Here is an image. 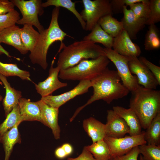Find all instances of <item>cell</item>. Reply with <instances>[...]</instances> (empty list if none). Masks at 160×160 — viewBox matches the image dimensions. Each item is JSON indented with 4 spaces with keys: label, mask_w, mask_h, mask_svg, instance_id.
Returning a JSON list of instances; mask_svg holds the SVG:
<instances>
[{
    "label": "cell",
    "mask_w": 160,
    "mask_h": 160,
    "mask_svg": "<svg viewBox=\"0 0 160 160\" xmlns=\"http://www.w3.org/2000/svg\"><path fill=\"white\" fill-rule=\"evenodd\" d=\"M120 80L117 71L110 70L107 67L91 81L93 89L92 95L85 104L76 110L70 121H72L84 108L96 101L102 100L109 104L114 100L127 96L130 91L120 82Z\"/></svg>",
    "instance_id": "1"
},
{
    "label": "cell",
    "mask_w": 160,
    "mask_h": 160,
    "mask_svg": "<svg viewBox=\"0 0 160 160\" xmlns=\"http://www.w3.org/2000/svg\"><path fill=\"white\" fill-rule=\"evenodd\" d=\"M131 92L129 108L137 115L142 128L146 129L160 112V91L139 85Z\"/></svg>",
    "instance_id": "2"
},
{
    "label": "cell",
    "mask_w": 160,
    "mask_h": 160,
    "mask_svg": "<svg viewBox=\"0 0 160 160\" xmlns=\"http://www.w3.org/2000/svg\"><path fill=\"white\" fill-rule=\"evenodd\" d=\"M57 65L60 70L73 67L85 59L105 55L104 48L90 41L82 40L66 46L61 44Z\"/></svg>",
    "instance_id": "3"
},
{
    "label": "cell",
    "mask_w": 160,
    "mask_h": 160,
    "mask_svg": "<svg viewBox=\"0 0 160 160\" xmlns=\"http://www.w3.org/2000/svg\"><path fill=\"white\" fill-rule=\"evenodd\" d=\"M60 7H55L52 10L49 25L48 28L40 33L38 42L29 57L33 64L39 65L43 69L47 68V55L50 46L54 42L60 41L61 44L66 36H68L59 26L58 19Z\"/></svg>",
    "instance_id": "4"
},
{
    "label": "cell",
    "mask_w": 160,
    "mask_h": 160,
    "mask_svg": "<svg viewBox=\"0 0 160 160\" xmlns=\"http://www.w3.org/2000/svg\"><path fill=\"white\" fill-rule=\"evenodd\" d=\"M110 62L105 55L84 60L73 67L60 70L58 77L64 80L91 81L103 72Z\"/></svg>",
    "instance_id": "5"
},
{
    "label": "cell",
    "mask_w": 160,
    "mask_h": 160,
    "mask_svg": "<svg viewBox=\"0 0 160 160\" xmlns=\"http://www.w3.org/2000/svg\"><path fill=\"white\" fill-rule=\"evenodd\" d=\"M84 8L80 13L86 23L85 30L91 31L100 19L113 13L110 0H82Z\"/></svg>",
    "instance_id": "6"
},
{
    "label": "cell",
    "mask_w": 160,
    "mask_h": 160,
    "mask_svg": "<svg viewBox=\"0 0 160 160\" xmlns=\"http://www.w3.org/2000/svg\"><path fill=\"white\" fill-rule=\"evenodd\" d=\"M11 1L15 6L19 9L22 15V18L16 23L33 25L37 28L39 33L44 30L40 23L38 17L39 15L41 16L44 13L42 0H11Z\"/></svg>",
    "instance_id": "7"
},
{
    "label": "cell",
    "mask_w": 160,
    "mask_h": 160,
    "mask_svg": "<svg viewBox=\"0 0 160 160\" xmlns=\"http://www.w3.org/2000/svg\"><path fill=\"white\" fill-rule=\"evenodd\" d=\"M105 55L116 67L122 84L131 92L139 86L136 76L131 73L128 65V57L121 55L112 48H104Z\"/></svg>",
    "instance_id": "8"
},
{
    "label": "cell",
    "mask_w": 160,
    "mask_h": 160,
    "mask_svg": "<svg viewBox=\"0 0 160 160\" xmlns=\"http://www.w3.org/2000/svg\"><path fill=\"white\" fill-rule=\"evenodd\" d=\"M145 131L135 136H125L119 138L106 136L103 139L110 148L111 156L124 155L134 147L147 144L144 139Z\"/></svg>",
    "instance_id": "9"
},
{
    "label": "cell",
    "mask_w": 160,
    "mask_h": 160,
    "mask_svg": "<svg viewBox=\"0 0 160 160\" xmlns=\"http://www.w3.org/2000/svg\"><path fill=\"white\" fill-rule=\"evenodd\" d=\"M128 57V65L131 73L136 75L138 82L146 88L156 89L158 83L148 68L135 56Z\"/></svg>",
    "instance_id": "10"
},
{
    "label": "cell",
    "mask_w": 160,
    "mask_h": 160,
    "mask_svg": "<svg viewBox=\"0 0 160 160\" xmlns=\"http://www.w3.org/2000/svg\"><path fill=\"white\" fill-rule=\"evenodd\" d=\"M91 87L90 81H80L76 86L69 91L58 95H51L41 97V100L50 106L59 108L67 102L76 96L88 92L89 88Z\"/></svg>",
    "instance_id": "11"
},
{
    "label": "cell",
    "mask_w": 160,
    "mask_h": 160,
    "mask_svg": "<svg viewBox=\"0 0 160 160\" xmlns=\"http://www.w3.org/2000/svg\"><path fill=\"white\" fill-rule=\"evenodd\" d=\"M54 63L55 60L53 59L51 62L47 78L44 81L35 84L37 92L41 97L51 95L55 90L68 85L67 83L62 82L59 80L58 76L60 69L57 66L54 67Z\"/></svg>",
    "instance_id": "12"
},
{
    "label": "cell",
    "mask_w": 160,
    "mask_h": 160,
    "mask_svg": "<svg viewBox=\"0 0 160 160\" xmlns=\"http://www.w3.org/2000/svg\"><path fill=\"white\" fill-rule=\"evenodd\" d=\"M112 48L116 52L124 56L138 57L141 53L140 47L132 42L124 29L114 38Z\"/></svg>",
    "instance_id": "13"
},
{
    "label": "cell",
    "mask_w": 160,
    "mask_h": 160,
    "mask_svg": "<svg viewBox=\"0 0 160 160\" xmlns=\"http://www.w3.org/2000/svg\"><path fill=\"white\" fill-rule=\"evenodd\" d=\"M37 102L41 111V122L51 129L55 139H59L61 130L58 123L59 108L50 106L41 100Z\"/></svg>",
    "instance_id": "14"
},
{
    "label": "cell",
    "mask_w": 160,
    "mask_h": 160,
    "mask_svg": "<svg viewBox=\"0 0 160 160\" xmlns=\"http://www.w3.org/2000/svg\"><path fill=\"white\" fill-rule=\"evenodd\" d=\"M107 122L105 125L106 136L119 138L124 136L129 131V128L121 117L112 110L107 111Z\"/></svg>",
    "instance_id": "15"
},
{
    "label": "cell",
    "mask_w": 160,
    "mask_h": 160,
    "mask_svg": "<svg viewBox=\"0 0 160 160\" xmlns=\"http://www.w3.org/2000/svg\"><path fill=\"white\" fill-rule=\"evenodd\" d=\"M123 12L124 15L121 21L123 29L131 39H136L137 33L145 27L146 20L137 17L127 6L124 7Z\"/></svg>",
    "instance_id": "16"
},
{
    "label": "cell",
    "mask_w": 160,
    "mask_h": 160,
    "mask_svg": "<svg viewBox=\"0 0 160 160\" xmlns=\"http://www.w3.org/2000/svg\"><path fill=\"white\" fill-rule=\"evenodd\" d=\"M113 110L119 116L122 118L128 125L130 136H135L141 133L142 127L137 115L130 108L127 109L121 106L113 107Z\"/></svg>",
    "instance_id": "17"
},
{
    "label": "cell",
    "mask_w": 160,
    "mask_h": 160,
    "mask_svg": "<svg viewBox=\"0 0 160 160\" xmlns=\"http://www.w3.org/2000/svg\"><path fill=\"white\" fill-rule=\"evenodd\" d=\"M20 31V28L15 25L5 29L0 33V43L11 45L22 54L25 55L28 51L23 43Z\"/></svg>",
    "instance_id": "18"
},
{
    "label": "cell",
    "mask_w": 160,
    "mask_h": 160,
    "mask_svg": "<svg viewBox=\"0 0 160 160\" xmlns=\"http://www.w3.org/2000/svg\"><path fill=\"white\" fill-rule=\"evenodd\" d=\"M0 80L3 84L6 90L5 96L2 103L6 117L13 108L18 104L19 100L22 97V92L12 87L6 77L0 74Z\"/></svg>",
    "instance_id": "19"
},
{
    "label": "cell",
    "mask_w": 160,
    "mask_h": 160,
    "mask_svg": "<svg viewBox=\"0 0 160 160\" xmlns=\"http://www.w3.org/2000/svg\"><path fill=\"white\" fill-rule=\"evenodd\" d=\"M18 105L22 119L23 121H37L41 122V111L37 102L22 97Z\"/></svg>",
    "instance_id": "20"
},
{
    "label": "cell",
    "mask_w": 160,
    "mask_h": 160,
    "mask_svg": "<svg viewBox=\"0 0 160 160\" xmlns=\"http://www.w3.org/2000/svg\"><path fill=\"white\" fill-rule=\"evenodd\" d=\"M20 124L17 123L0 136V143L2 144L5 152L4 160H9L14 145L17 143L20 144L21 142V135L18 129Z\"/></svg>",
    "instance_id": "21"
},
{
    "label": "cell",
    "mask_w": 160,
    "mask_h": 160,
    "mask_svg": "<svg viewBox=\"0 0 160 160\" xmlns=\"http://www.w3.org/2000/svg\"><path fill=\"white\" fill-rule=\"evenodd\" d=\"M83 127L91 138L92 143L103 140L106 136L105 124L93 117L84 119L83 122Z\"/></svg>",
    "instance_id": "22"
},
{
    "label": "cell",
    "mask_w": 160,
    "mask_h": 160,
    "mask_svg": "<svg viewBox=\"0 0 160 160\" xmlns=\"http://www.w3.org/2000/svg\"><path fill=\"white\" fill-rule=\"evenodd\" d=\"M91 32L83 38V40L91 41L95 43L102 44L105 48H112L114 38L107 33L97 24Z\"/></svg>",
    "instance_id": "23"
},
{
    "label": "cell",
    "mask_w": 160,
    "mask_h": 160,
    "mask_svg": "<svg viewBox=\"0 0 160 160\" xmlns=\"http://www.w3.org/2000/svg\"><path fill=\"white\" fill-rule=\"evenodd\" d=\"M21 39L26 49L31 52L34 49L38 40L40 33L36 30L33 25L25 24L20 28Z\"/></svg>",
    "instance_id": "24"
},
{
    "label": "cell",
    "mask_w": 160,
    "mask_h": 160,
    "mask_svg": "<svg viewBox=\"0 0 160 160\" xmlns=\"http://www.w3.org/2000/svg\"><path fill=\"white\" fill-rule=\"evenodd\" d=\"M146 129L144 138L147 144L160 146V112L156 115Z\"/></svg>",
    "instance_id": "25"
},
{
    "label": "cell",
    "mask_w": 160,
    "mask_h": 160,
    "mask_svg": "<svg viewBox=\"0 0 160 160\" xmlns=\"http://www.w3.org/2000/svg\"><path fill=\"white\" fill-rule=\"evenodd\" d=\"M98 23L103 30L113 38L123 29L121 22L118 21L111 15L103 17L99 20Z\"/></svg>",
    "instance_id": "26"
},
{
    "label": "cell",
    "mask_w": 160,
    "mask_h": 160,
    "mask_svg": "<svg viewBox=\"0 0 160 160\" xmlns=\"http://www.w3.org/2000/svg\"><path fill=\"white\" fill-rule=\"evenodd\" d=\"M75 2L71 0H47L46 1L42 3V5L44 8L50 6H54L55 7L64 8L71 12L76 17L80 23L82 29L85 30L86 23L83 19L80 14L76 8Z\"/></svg>",
    "instance_id": "27"
},
{
    "label": "cell",
    "mask_w": 160,
    "mask_h": 160,
    "mask_svg": "<svg viewBox=\"0 0 160 160\" xmlns=\"http://www.w3.org/2000/svg\"><path fill=\"white\" fill-rule=\"evenodd\" d=\"M85 147L97 160H110L111 157L109 146L104 139Z\"/></svg>",
    "instance_id": "28"
},
{
    "label": "cell",
    "mask_w": 160,
    "mask_h": 160,
    "mask_svg": "<svg viewBox=\"0 0 160 160\" xmlns=\"http://www.w3.org/2000/svg\"><path fill=\"white\" fill-rule=\"evenodd\" d=\"M0 74L5 76H17L23 80L31 81L30 72L20 69L16 63H7L0 61Z\"/></svg>",
    "instance_id": "29"
},
{
    "label": "cell",
    "mask_w": 160,
    "mask_h": 160,
    "mask_svg": "<svg viewBox=\"0 0 160 160\" xmlns=\"http://www.w3.org/2000/svg\"><path fill=\"white\" fill-rule=\"evenodd\" d=\"M0 124V136L14 127L18 123L23 121L20 114L18 104L15 105Z\"/></svg>",
    "instance_id": "30"
},
{
    "label": "cell",
    "mask_w": 160,
    "mask_h": 160,
    "mask_svg": "<svg viewBox=\"0 0 160 160\" xmlns=\"http://www.w3.org/2000/svg\"><path fill=\"white\" fill-rule=\"evenodd\" d=\"M144 45L147 51L159 49L160 47L159 31L155 24L149 25L145 36Z\"/></svg>",
    "instance_id": "31"
},
{
    "label": "cell",
    "mask_w": 160,
    "mask_h": 160,
    "mask_svg": "<svg viewBox=\"0 0 160 160\" xmlns=\"http://www.w3.org/2000/svg\"><path fill=\"white\" fill-rule=\"evenodd\" d=\"M138 147L143 160H160V146L146 144Z\"/></svg>",
    "instance_id": "32"
},
{
    "label": "cell",
    "mask_w": 160,
    "mask_h": 160,
    "mask_svg": "<svg viewBox=\"0 0 160 160\" xmlns=\"http://www.w3.org/2000/svg\"><path fill=\"white\" fill-rule=\"evenodd\" d=\"M130 9L137 17L146 20L150 14L149 0H144L142 2L134 3L129 6Z\"/></svg>",
    "instance_id": "33"
},
{
    "label": "cell",
    "mask_w": 160,
    "mask_h": 160,
    "mask_svg": "<svg viewBox=\"0 0 160 160\" xmlns=\"http://www.w3.org/2000/svg\"><path fill=\"white\" fill-rule=\"evenodd\" d=\"M19 13L16 10L0 15V33L5 29L15 25L20 19Z\"/></svg>",
    "instance_id": "34"
},
{
    "label": "cell",
    "mask_w": 160,
    "mask_h": 160,
    "mask_svg": "<svg viewBox=\"0 0 160 160\" xmlns=\"http://www.w3.org/2000/svg\"><path fill=\"white\" fill-rule=\"evenodd\" d=\"M150 14L145 24H155L160 21V0H150Z\"/></svg>",
    "instance_id": "35"
},
{
    "label": "cell",
    "mask_w": 160,
    "mask_h": 160,
    "mask_svg": "<svg viewBox=\"0 0 160 160\" xmlns=\"http://www.w3.org/2000/svg\"><path fill=\"white\" fill-rule=\"evenodd\" d=\"M144 0H110L113 13L123 12L124 6H129L132 4L143 2Z\"/></svg>",
    "instance_id": "36"
},
{
    "label": "cell",
    "mask_w": 160,
    "mask_h": 160,
    "mask_svg": "<svg viewBox=\"0 0 160 160\" xmlns=\"http://www.w3.org/2000/svg\"><path fill=\"white\" fill-rule=\"evenodd\" d=\"M138 59L150 70L160 85V67L153 64L144 57L140 56Z\"/></svg>",
    "instance_id": "37"
},
{
    "label": "cell",
    "mask_w": 160,
    "mask_h": 160,
    "mask_svg": "<svg viewBox=\"0 0 160 160\" xmlns=\"http://www.w3.org/2000/svg\"><path fill=\"white\" fill-rule=\"evenodd\" d=\"M139 154L138 146H137L124 155L111 156L110 160H137Z\"/></svg>",
    "instance_id": "38"
},
{
    "label": "cell",
    "mask_w": 160,
    "mask_h": 160,
    "mask_svg": "<svg viewBox=\"0 0 160 160\" xmlns=\"http://www.w3.org/2000/svg\"><path fill=\"white\" fill-rule=\"evenodd\" d=\"M15 6L11 1L0 0V15L14 10Z\"/></svg>",
    "instance_id": "39"
},
{
    "label": "cell",
    "mask_w": 160,
    "mask_h": 160,
    "mask_svg": "<svg viewBox=\"0 0 160 160\" xmlns=\"http://www.w3.org/2000/svg\"><path fill=\"white\" fill-rule=\"evenodd\" d=\"M67 160H97L92 155L86 148H84L81 153L77 157L75 158H68Z\"/></svg>",
    "instance_id": "40"
},
{
    "label": "cell",
    "mask_w": 160,
    "mask_h": 160,
    "mask_svg": "<svg viewBox=\"0 0 160 160\" xmlns=\"http://www.w3.org/2000/svg\"><path fill=\"white\" fill-rule=\"evenodd\" d=\"M55 155L57 158L60 159H64L67 156L64 150L61 146L55 149Z\"/></svg>",
    "instance_id": "41"
},
{
    "label": "cell",
    "mask_w": 160,
    "mask_h": 160,
    "mask_svg": "<svg viewBox=\"0 0 160 160\" xmlns=\"http://www.w3.org/2000/svg\"><path fill=\"white\" fill-rule=\"evenodd\" d=\"M64 150L67 156L73 153V149L72 146L68 143H65L61 146Z\"/></svg>",
    "instance_id": "42"
},
{
    "label": "cell",
    "mask_w": 160,
    "mask_h": 160,
    "mask_svg": "<svg viewBox=\"0 0 160 160\" xmlns=\"http://www.w3.org/2000/svg\"><path fill=\"white\" fill-rule=\"evenodd\" d=\"M4 54L8 57H10L9 53L1 45L0 43V55Z\"/></svg>",
    "instance_id": "43"
},
{
    "label": "cell",
    "mask_w": 160,
    "mask_h": 160,
    "mask_svg": "<svg viewBox=\"0 0 160 160\" xmlns=\"http://www.w3.org/2000/svg\"><path fill=\"white\" fill-rule=\"evenodd\" d=\"M139 160H143V158H142V156L141 154H140V156Z\"/></svg>",
    "instance_id": "44"
},
{
    "label": "cell",
    "mask_w": 160,
    "mask_h": 160,
    "mask_svg": "<svg viewBox=\"0 0 160 160\" xmlns=\"http://www.w3.org/2000/svg\"><path fill=\"white\" fill-rule=\"evenodd\" d=\"M2 99H3L2 96H1V95H0V103L1 101H2Z\"/></svg>",
    "instance_id": "45"
}]
</instances>
